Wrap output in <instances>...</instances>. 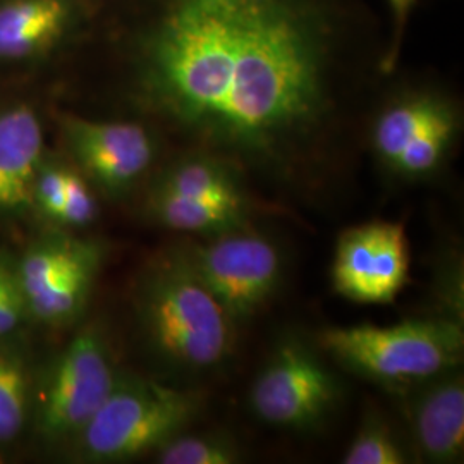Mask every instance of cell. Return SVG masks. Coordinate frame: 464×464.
Masks as SVG:
<instances>
[{"mask_svg":"<svg viewBox=\"0 0 464 464\" xmlns=\"http://www.w3.org/2000/svg\"><path fill=\"white\" fill-rule=\"evenodd\" d=\"M332 28L322 0H169L143 42V86L201 141L281 162L325 116Z\"/></svg>","mask_w":464,"mask_h":464,"instance_id":"cell-1","label":"cell"},{"mask_svg":"<svg viewBox=\"0 0 464 464\" xmlns=\"http://www.w3.org/2000/svg\"><path fill=\"white\" fill-rule=\"evenodd\" d=\"M138 312L153 348L178 368L210 370L231 351V318L201 284L184 249L151 264L138 291Z\"/></svg>","mask_w":464,"mask_h":464,"instance_id":"cell-2","label":"cell"},{"mask_svg":"<svg viewBox=\"0 0 464 464\" xmlns=\"http://www.w3.org/2000/svg\"><path fill=\"white\" fill-rule=\"evenodd\" d=\"M320 344L349 370L385 385H413L461 363V324L449 318L408 320L389 327H332Z\"/></svg>","mask_w":464,"mask_h":464,"instance_id":"cell-3","label":"cell"},{"mask_svg":"<svg viewBox=\"0 0 464 464\" xmlns=\"http://www.w3.org/2000/svg\"><path fill=\"white\" fill-rule=\"evenodd\" d=\"M199 406L197 392L143 379H117L80 433L83 452L95 461H122L159 450L195 420Z\"/></svg>","mask_w":464,"mask_h":464,"instance_id":"cell-4","label":"cell"},{"mask_svg":"<svg viewBox=\"0 0 464 464\" xmlns=\"http://www.w3.org/2000/svg\"><path fill=\"white\" fill-rule=\"evenodd\" d=\"M184 249L195 274L232 324L253 315L281 281L279 249L245 226Z\"/></svg>","mask_w":464,"mask_h":464,"instance_id":"cell-5","label":"cell"},{"mask_svg":"<svg viewBox=\"0 0 464 464\" xmlns=\"http://www.w3.org/2000/svg\"><path fill=\"white\" fill-rule=\"evenodd\" d=\"M339 389L312 351L287 343L274 353L253 383L251 408L266 423L310 429L329 415Z\"/></svg>","mask_w":464,"mask_h":464,"instance_id":"cell-6","label":"cell"},{"mask_svg":"<svg viewBox=\"0 0 464 464\" xmlns=\"http://www.w3.org/2000/svg\"><path fill=\"white\" fill-rule=\"evenodd\" d=\"M116 381L99 334L82 332L71 341L50 373L38 406L40 430L52 439L82 433Z\"/></svg>","mask_w":464,"mask_h":464,"instance_id":"cell-7","label":"cell"},{"mask_svg":"<svg viewBox=\"0 0 464 464\" xmlns=\"http://www.w3.org/2000/svg\"><path fill=\"white\" fill-rule=\"evenodd\" d=\"M410 276L404 226L375 220L343 232L332 266L337 295L363 304L394 301Z\"/></svg>","mask_w":464,"mask_h":464,"instance_id":"cell-8","label":"cell"},{"mask_svg":"<svg viewBox=\"0 0 464 464\" xmlns=\"http://www.w3.org/2000/svg\"><path fill=\"white\" fill-rule=\"evenodd\" d=\"M99 266V249L59 239L30 249L16 279L26 306L45 322H63L83 308Z\"/></svg>","mask_w":464,"mask_h":464,"instance_id":"cell-9","label":"cell"},{"mask_svg":"<svg viewBox=\"0 0 464 464\" xmlns=\"http://www.w3.org/2000/svg\"><path fill=\"white\" fill-rule=\"evenodd\" d=\"M64 133L80 166L109 193L130 189L155 157L151 134L136 122L71 116Z\"/></svg>","mask_w":464,"mask_h":464,"instance_id":"cell-10","label":"cell"},{"mask_svg":"<svg viewBox=\"0 0 464 464\" xmlns=\"http://www.w3.org/2000/svg\"><path fill=\"white\" fill-rule=\"evenodd\" d=\"M411 425L416 446L433 463H454L463 458L464 385L461 377L431 383L413 404Z\"/></svg>","mask_w":464,"mask_h":464,"instance_id":"cell-11","label":"cell"},{"mask_svg":"<svg viewBox=\"0 0 464 464\" xmlns=\"http://www.w3.org/2000/svg\"><path fill=\"white\" fill-rule=\"evenodd\" d=\"M42 150V124L30 107L17 105L0 114V208L32 201Z\"/></svg>","mask_w":464,"mask_h":464,"instance_id":"cell-12","label":"cell"},{"mask_svg":"<svg viewBox=\"0 0 464 464\" xmlns=\"http://www.w3.org/2000/svg\"><path fill=\"white\" fill-rule=\"evenodd\" d=\"M72 16L69 0H5L0 4V59H26L50 49Z\"/></svg>","mask_w":464,"mask_h":464,"instance_id":"cell-13","label":"cell"},{"mask_svg":"<svg viewBox=\"0 0 464 464\" xmlns=\"http://www.w3.org/2000/svg\"><path fill=\"white\" fill-rule=\"evenodd\" d=\"M157 189L246 212V197L234 170L212 157L193 155L178 162L167 170Z\"/></svg>","mask_w":464,"mask_h":464,"instance_id":"cell-14","label":"cell"},{"mask_svg":"<svg viewBox=\"0 0 464 464\" xmlns=\"http://www.w3.org/2000/svg\"><path fill=\"white\" fill-rule=\"evenodd\" d=\"M449 105L430 93H415L392 102L382 112L373 128L375 151L391 167L399 155L440 116Z\"/></svg>","mask_w":464,"mask_h":464,"instance_id":"cell-15","label":"cell"},{"mask_svg":"<svg viewBox=\"0 0 464 464\" xmlns=\"http://www.w3.org/2000/svg\"><path fill=\"white\" fill-rule=\"evenodd\" d=\"M149 210L167 229L201 236L243 227L246 220V212L172 195L157 188L150 195Z\"/></svg>","mask_w":464,"mask_h":464,"instance_id":"cell-16","label":"cell"},{"mask_svg":"<svg viewBox=\"0 0 464 464\" xmlns=\"http://www.w3.org/2000/svg\"><path fill=\"white\" fill-rule=\"evenodd\" d=\"M458 130L452 107H448L430 126L399 155L392 169L404 176H423L440 166Z\"/></svg>","mask_w":464,"mask_h":464,"instance_id":"cell-17","label":"cell"},{"mask_svg":"<svg viewBox=\"0 0 464 464\" xmlns=\"http://www.w3.org/2000/svg\"><path fill=\"white\" fill-rule=\"evenodd\" d=\"M30 377L14 353H0V442L14 439L28 413Z\"/></svg>","mask_w":464,"mask_h":464,"instance_id":"cell-18","label":"cell"},{"mask_svg":"<svg viewBox=\"0 0 464 464\" xmlns=\"http://www.w3.org/2000/svg\"><path fill=\"white\" fill-rule=\"evenodd\" d=\"M162 464H232L239 461L234 444L222 437L176 435L157 456Z\"/></svg>","mask_w":464,"mask_h":464,"instance_id":"cell-19","label":"cell"},{"mask_svg":"<svg viewBox=\"0 0 464 464\" xmlns=\"http://www.w3.org/2000/svg\"><path fill=\"white\" fill-rule=\"evenodd\" d=\"M343 463L402 464L408 459L389 427L379 418H370L353 439Z\"/></svg>","mask_w":464,"mask_h":464,"instance_id":"cell-20","label":"cell"},{"mask_svg":"<svg viewBox=\"0 0 464 464\" xmlns=\"http://www.w3.org/2000/svg\"><path fill=\"white\" fill-rule=\"evenodd\" d=\"M95 214L97 205L88 184L76 172L66 170L64 201L57 218L71 226H86L95 218Z\"/></svg>","mask_w":464,"mask_h":464,"instance_id":"cell-21","label":"cell"},{"mask_svg":"<svg viewBox=\"0 0 464 464\" xmlns=\"http://www.w3.org/2000/svg\"><path fill=\"white\" fill-rule=\"evenodd\" d=\"M64 184H66V169L49 167L38 170L34 179V197L40 201L42 208L52 217H59L64 201Z\"/></svg>","mask_w":464,"mask_h":464,"instance_id":"cell-22","label":"cell"},{"mask_svg":"<svg viewBox=\"0 0 464 464\" xmlns=\"http://www.w3.org/2000/svg\"><path fill=\"white\" fill-rule=\"evenodd\" d=\"M23 306H26V303L16 279L0 293V335L16 327L23 314Z\"/></svg>","mask_w":464,"mask_h":464,"instance_id":"cell-23","label":"cell"},{"mask_svg":"<svg viewBox=\"0 0 464 464\" xmlns=\"http://www.w3.org/2000/svg\"><path fill=\"white\" fill-rule=\"evenodd\" d=\"M387 2H389L391 9H392V13H394V17H396V26H398L399 32H402V28H404L406 19H408L410 13H411V7H413L415 0H387Z\"/></svg>","mask_w":464,"mask_h":464,"instance_id":"cell-24","label":"cell"},{"mask_svg":"<svg viewBox=\"0 0 464 464\" xmlns=\"http://www.w3.org/2000/svg\"><path fill=\"white\" fill-rule=\"evenodd\" d=\"M14 281H16V277L5 266H0V293Z\"/></svg>","mask_w":464,"mask_h":464,"instance_id":"cell-25","label":"cell"},{"mask_svg":"<svg viewBox=\"0 0 464 464\" xmlns=\"http://www.w3.org/2000/svg\"><path fill=\"white\" fill-rule=\"evenodd\" d=\"M0 463H2V456H0Z\"/></svg>","mask_w":464,"mask_h":464,"instance_id":"cell-26","label":"cell"}]
</instances>
